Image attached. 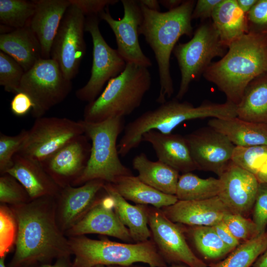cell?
<instances>
[{
  "mask_svg": "<svg viewBox=\"0 0 267 267\" xmlns=\"http://www.w3.org/2000/svg\"><path fill=\"white\" fill-rule=\"evenodd\" d=\"M139 2L147 8L156 11H160V4L157 0H140Z\"/></svg>",
  "mask_w": 267,
  "mask_h": 267,
  "instance_id": "obj_49",
  "label": "cell"
},
{
  "mask_svg": "<svg viewBox=\"0 0 267 267\" xmlns=\"http://www.w3.org/2000/svg\"><path fill=\"white\" fill-rule=\"evenodd\" d=\"M168 267H186L183 265H180L174 264Z\"/></svg>",
  "mask_w": 267,
  "mask_h": 267,
  "instance_id": "obj_56",
  "label": "cell"
},
{
  "mask_svg": "<svg viewBox=\"0 0 267 267\" xmlns=\"http://www.w3.org/2000/svg\"><path fill=\"white\" fill-rule=\"evenodd\" d=\"M100 19L99 16L92 15L86 16L85 20V31L90 34L92 41V63L89 81L76 91V96L88 103L94 101L105 83L121 73L127 64L117 49L104 39L99 28Z\"/></svg>",
  "mask_w": 267,
  "mask_h": 267,
  "instance_id": "obj_11",
  "label": "cell"
},
{
  "mask_svg": "<svg viewBox=\"0 0 267 267\" xmlns=\"http://www.w3.org/2000/svg\"><path fill=\"white\" fill-rule=\"evenodd\" d=\"M267 247V229L262 233L243 242L224 260L209 267H250Z\"/></svg>",
  "mask_w": 267,
  "mask_h": 267,
  "instance_id": "obj_32",
  "label": "cell"
},
{
  "mask_svg": "<svg viewBox=\"0 0 267 267\" xmlns=\"http://www.w3.org/2000/svg\"><path fill=\"white\" fill-rule=\"evenodd\" d=\"M72 267H106V266L102 265H94V266H89V267H73L72 266Z\"/></svg>",
  "mask_w": 267,
  "mask_h": 267,
  "instance_id": "obj_55",
  "label": "cell"
},
{
  "mask_svg": "<svg viewBox=\"0 0 267 267\" xmlns=\"http://www.w3.org/2000/svg\"><path fill=\"white\" fill-rule=\"evenodd\" d=\"M142 140L151 144L159 161L178 172L183 174L198 170L185 136L151 130L143 134Z\"/></svg>",
  "mask_w": 267,
  "mask_h": 267,
  "instance_id": "obj_21",
  "label": "cell"
},
{
  "mask_svg": "<svg viewBox=\"0 0 267 267\" xmlns=\"http://www.w3.org/2000/svg\"><path fill=\"white\" fill-rule=\"evenodd\" d=\"M103 189L112 198L114 210L128 228L133 241L138 243L149 240L151 233L148 225L147 206L129 203L110 183L105 182Z\"/></svg>",
  "mask_w": 267,
  "mask_h": 267,
  "instance_id": "obj_25",
  "label": "cell"
},
{
  "mask_svg": "<svg viewBox=\"0 0 267 267\" xmlns=\"http://www.w3.org/2000/svg\"><path fill=\"white\" fill-rule=\"evenodd\" d=\"M189 233L197 250L206 259H219L232 251L222 242L213 226H191Z\"/></svg>",
  "mask_w": 267,
  "mask_h": 267,
  "instance_id": "obj_33",
  "label": "cell"
},
{
  "mask_svg": "<svg viewBox=\"0 0 267 267\" xmlns=\"http://www.w3.org/2000/svg\"><path fill=\"white\" fill-rule=\"evenodd\" d=\"M196 1L184 0L178 7L166 12L150 10L141 4L142 22L138 28L153 51L158 65L160 89L156 102L162 104L174 92L170 72V58L179 39L192 37V13Z\"/></svg>",
  "mask_w": 267,
  "mask_h": 267,
  "instance_id": "obj_3",
  "label": "cell"
},
{
  "mask_svg": "<svg viewBox=\"0 0 267 267\" xmlns=\"http://www.w3.org/2000/svg\"><path fill=\"white\" fill-rule=\"evenodd\" d=\"M73 267L128 266L143 263L149 267H167L153 240L130 243L104 239H92L85 235L68 237Z\"/></svg>",
  "mask_w": 267,
  "mask_h": 267,
  "instance_id": "obj_6",
  "label": "cell"
},
{
  "mask_svg": "<svg viewBox=\"0 0 267 267\" xmlns=\"http://www.w3.org/2000/svg\"><path fill=\"white\" fill-rule=\"evenodd\" d=\"M211 19L221 43L227 48L249 33L247 14L239 7L236 0H222Z\"/></svg>",
  "mask_w": 267,
  "mask_h": 267,
  "instance_id": "obj_27",
  "label": "cell"
},
{
  "mask_svg": "<svg viewBox=\"0 0 267 267\" xmlns=\"http://www.w3.org/2000/svg\"><path fill=\"white\" fill-rule=\"evenodd\" d=\"M132 165L142 181L164 193L176 195L179 177L177 170L159 160H149L142 152L134 158Z\"/></svg>",
  "mask_w": 267,
  "mask_h": 267,
  "instance_id": "obj_29",
  "label": "cell"
},
{
  "mask_svg": "<svg viewBox=\"0 0 267 267\" xmlns=\"http://www.w3.org/2000/svg\"><path fill=\"white\" fill-rule=\"evenodd\" d=\"M217 62H212L203 74L237 105L247 85L267 72V36L248 33L233 42Z\"/></svg>",
  "mask_w": 267,
  "mask_h": 267,
  "instance_id": "obj_2",
  "label": "cell"
},
{
  "mask_svg": "<svg viewBox=\"0 0 267 267\" xmlns=\"http://www.w3.org/2000/svg\"><path fill=\"white\" fill-rule=\"evenodd\" d=\"M247 19L249 33L267 36V0H258Z\"/></svg>",
  "mask_w": 267,
  "mask_h": 267,
  "instance_id": "obj_42",
  "label": "cell"
},
{
  "mask_svg": "<svg viewBox=\"0 0 267 267\" xmlns=\"http://www.w3.org/2000/svg\"><path fill=\"white\" fill-rule=\"evenodd\" d=\"M222 0H198L193 8L191 18L205 20L211 18L212 14Z\"/></svg>",
  "mask_w": 267,
  "mask_h": 267,
  "instance_id": "obj_45",
  "label": "cell"
},
{
  "mask_svg": "<svg viewBox=\"0 0 267 267\" xmlns=\"http://www.w3.org/2000/svg\"><path fill=\"white\" fill-rule=\"evenodd\" d=\"M252 213V220L260 234L267 226V183L259 182Z\"/></svg>",
  "mask_w": 267,
  "mask_h": 267,
  "instance_id": "obj_41",
  "label": "cell"
},
{
  "mask_svg": "<svg viewBox=\"0 0 267 267\" xmlns=\"http://www.w3.org/2000/svg\"><path fill=\"white\" fill-rule=\"evenodd\" d=\"M30 197L22 184L14 177L5 173L0 177V201L11 206L27 203Z\"/></svg>",
  "mask_w": 267,
  "mask_h": 267,
  "instance_id": "obj_38",
  "label": "cell"
},
{
  "mask_svg": "<svg viewBox=\"0 0 267 267\" xmlns=\"http://www.w3.org/2000/svg\"><path fill=\"white\" fill-rule=\"evenodd\" d=\"M147 212L152 240L166 263H181L189 267H209L193 253L176 223L160 209L147 206Z\"/></svg>",
  "mask_w": 267,
  "mask_h": 267,
  "instance_id": "obj_14",
  "label": "cell"
},
{
  "mask_svg": "<svg viewBox=\"0 0 267 267\" xmlns=\"http://www.w3.org/2000/svg\"><path fill=\"white\" fill-rule=\"evenodd\" d=\"M35 11L34 0H0L1 25L14 29L29 25Z\"/></svg>",
  "mask_w": 267,
  "mask_h": 267,
  "instance_id": "obj_34",
  "label": "cell"
},
{
  "mask_svg": "<svg viewBox=\"0 0 267 267\" xmlns=\"http://www.w3.org/2000/svg\"><path fill=\"white\" fill-rule=\"evenodd\" d=\"M34 107V104L31 97L23 92L15 94L10 103L11 112L18 117L25 116Z\"/></svg>",
  "mask_w": 267,
  "mask_h": 267,
  "instance_id": "obj_44",
  "label": "cell"
},
{
  "mask_svg": "<svg viewBox=\"0 0 267 267\" xmlns=\"http://www.w3.org/2000/svg\"><path fill=\"white\" fill-rule=\"evenodd\" d=\"M25 72L11 57L0 51V85L8 92H18Z\"/></svg>",
  "mask_w": 267,
  "mask_h": 267,
  "instance_id": "obj_36",
  "label": "cell"
},
{
  "mask_svg": "<svg viewBox=\"0 0 267 267\" xmlns=\"http://www.w3.org/2000/svg\"><path fill=\"white\" fill-rule=\"evenodd\" d=\"M161 210L173 222L191 226H213L230 213L218 196L201 200H178Z\"/></svg>",
  "mask_w": 267,
  "mask_h": 267,
  "instance_id": "obj_20",
  "label": "cell"
},
{
  "mask_svg": "<svg viewBox=\"0 0 267 267\" xmlns=\"http://www.w3.org/2000/svg\"><path fill=\"white\" fill-rule=\"evenodd\" d=\"M85 134L91 140L89 158L84 172L73 186L94 179L113 183L119 177L132 175L119 157L117 140L124 129V117H115L100 123L83 120Z\"/></svg>",
  "mask_w": 267,
  "mask_h": 267,
  "instance_id": "obj_7",
  "label": "cell"
},
{
  "mask_svg": "<svg viewBox=\"0 0 267 267\" xmlns=\"http://www.w3.org/2000/svg\"><path fill=\"white\" fill-rule=\"evenodd\" d=\"M105 183L101 179H94L80 186L69 185L61 189L55 197L56 218L64 234L90 209Z\"/></svg>",
  "mask_w": 267,
  "mask_h": 267,
  "instance_id": "obj_19",
  "label": "cell"
},
{
  "mask_svg": "<svg viewBox=\"0 0 267 267\" xmlns=\"http://www.w3.org/2000/svg\"><path fill=\"white\" fill-rule=\"evenodd\" d=\"M106 267H146L142 266L137 265L136 264L128 265V266H118V265H112L106 266Z\"/></svg>",
  "mask_w": 267,
  "mask_h": 267,
  "instance_id": "obj_53",
  "label": "cell"
},
{
  "mask_svg": "<svg viewBox=\"0 0 267 267\" xmlns=\"http://www.w3.org/2000/svg\"><path fill=\"white\" fill-rule=\"evenodd\" d=\"M252 267H267V247L253 264Z\"/></svg>",
  "mask_w": 267,
  "mask_h": 267,
  "instance_id": "obj_52",
  "label": "cell"
},
{
  "mask_svg": "<svg viewBox=\"0 0 267 267\" xmlns=\"http://www.w3.org/2000/svg\"><path fill=\"white\" fill-rule=\"evenodd\" d=\"M0 49L19 63L25 72L42 58L40 43L29 25L0 34Z\"/></svg>",
  "mask_w": 267,
  "mask_h": 267,
  "instance_id": "obj_24",
  "label": "cell"
},
{
  "mask_svg": "<svg viewBox=\"0 0 267 267\" xmlns=\"http://www.w3.org/2000/svg\"><path fill=\"white\" fill-rule=\"evenodd\" d=\"M255 176L259 182L267 183V160L261 167Z\"/></svg>",
  "mask_w": 267,
  "mask_h": 267,
  "instance_id": "obj_50",
  "label": "cell"
},
{
  "mask_svg": "<svg viewBox=\"0 0 267 267\" xmlns=\"http://www.w3.org/2000/svg\"><path fill=\"white\" fill-rule=\"evenodd\" d=\"M226 48L212 21L200 24L187 42L177 44L173 53L180 72V81L176 98L182 99L191 83L203 74L214 58L222 57Z\"/></svg>",
  "mask_w": 267,
  "mask_h": 267,
  "instance_id": "obj_8",
  "label": "cell"
},
{
  "mask_svg": "<svg viewBox=\"0 0 267 267\" xmlns=\"http://www.w3.org/2000/svg\"><path fill=\"white\" fill-rule=\"evenodd\" d=\"M72 88L71 80L64 76L54 60L42 58L25 73L18 92L31 97L34 104L32 115L37 119L62 102Z\"/></svg>",
  "mask_w": 267,
  "mask_h": 267,
  "instance_id": "obj_9",
  "label": "cell"
},
{
  "mask_svg": "<svg viewBox=\"0 0 267 267\" xmlns=\"http://www.w3.org/2000/svg\"><path fill=\"white\" fill-rule=\"evenodd\" d=\"M219 178L221 201L230 213L247 217L252 213L259 184L256 176L231 160Z\"/></svg>",
  "mask_w": 267,
  "mask_h": 267,
  "instance_id": "obj_17",
  "label": "cell"
},
{
  "mask_svg": "<svg viewBox=\"0 0 267 267\" xmlns=\"http://www.w3.org/2000/svg\"><path fill=\"white\" fill-rule=\"evenodd\" d=\"M89 139L81 135L40 162L61 188L73 186L86 169L91 150Z\"/></svg>",
  "mask_w": 267,
  "mask_h": 267,
  "instance_id": "obj_16",
  "label": "cell"
},
{
  "mask_svg": "<svg viewBox=\"0 0 267 267\" xmlns=\"http://www.w3.org/2000/svg\"><path fill=\"white\" fill-rule=\"evenodd\" d=\"M221 189L219 178H202L191 172L179 176L176 193L178 200H201L218 196Z\"/></svg>",
  "mask_w": 267,
  "mask_h": 267,
  "instance_id": "obj_31",
  "label": "cell"
},
{
  "mask_svg": "<svg viewBox=\"0 0 267 267\" xmlns=\"http://www.w3.org/2000/svg\"><path fill=\"white\" fill-rule=\"evenodd\" d=\"M11 208L17 223V235L10 267L72 254L68 238L57 222L55 197H43Z\"/></svg>",
  "mask_w": 267,
  "mask_h": 267,
  "instance_id": "obj_1",
  "label": "cell"
},
{
  "mask_svg": "<svg viewBox=\"0 0 267 267\" xmlns=\"http://www.w3.org/2000/svg\"><path fill=\"white\" fill-rule=\"evenodd\" d=\"M111 184L126 200L137 204L150 205L161 209L178 201L176 195L161 192L133 175L120 177Z\"/></svg>",
  "mask_w": 267,
  "mask_h": 267,
  "instance_id": "obj_28",
  "label": "cell"
},
{
  "mask_svg": "<svg viewBox=\"0 0 267 267\" xmlns=\"http://www.w3.org/2000/svg\"><path fill=\"white\" fill-rule=\"evenodd\" d=\"M179 100L176 98L167 100L129 123L117 145L119 154L124 157L137 147L142 141L143 134L149 131L168 134L185 121L206 118L224 119L228 116V107L225 103L206 102L195 107Z\"/></svg>",
  "mask_w": 267,
  "mask_h": 267,
  "instance_id": "obj_4",
  "label": "cell"
},
{
  "mask_svg": "<svg viewBox=\"0 0 267 267\" xmlns=\"http://www.w3.org/2000/svg\"><path fill=\"white\" fill-rule=\"evenodd\" d=\"M70 3L77 7L85 16L99 15L107 7L118 2V0H69Z\"/></svg>",
  "mask_w": 267,
  "mask_h": 267,
  "instance_id": "obj_43",
  "label": "cell"
},
{
  "mask_svg": "<svg viewBox=\"0 0 267 267\" xmlns=\"http://www.w3.org/2000/svg\"><path fill=\"white\" fill-rule=\"evenodd\" d=\"M209 127L225 135L235 146L267 145V124L249 122L237 117L212 118Z\"/></svg>",
  "mask_w": 267,
  "mask_h": 267,
  "instance_id": "obj_26",
  "label": "cell"
},
{
  "mask_svg": "<svg viewBox=\"0 0 267 267\" xmlns=\"http://www.w3.org/2000/svg\"><path fill=\"white\" fill-rule=\"evenodd\" d=\"M124 15L115 19L109 7L100 15L113 31L117 45V50L126 63H134L149 68L152 66L150 58L142 51L138 40V28L143 20V12L138 0H121Z\"/></svg>",
  "mask_w": 267,
  "mask_h": 267,
  "instance_id": "obj_13",
  "label": "cell"
},
{
  "mask_svg": "<svg viewBox=\"0 0 267 267\" xmlns=\"http://www.w3.org/2000/svg\"><path fill=\"white\" fill-rule=\"evenodd\" d=\"M6 173L16 178L24 187L31 200L45 196L56 197L61 189L40 162L16 153L13 164Z\"/></svg>",
  "mask_w": 267,
  "mask_h": 267,
  "instance_id": "obj_23",
  "label": "cell"
},
{
  "mask_svg": "<svg viewBox=\"0 0 267 267\" xmlns=\"http://www.w3.org/2000/svg\"><path fill=\"white\" fill-rule=\"evenodd\" d=\"M267 160V145L251 146H235L231 161L255 176Z\"/></svg>",
  "mask_w": 267,
  "mask_h": 267,
  "instance_id": "obj_35",
  "label": "cell"
},
{
  "mask_svg": "<svg viewBox=\"0 0 267 267\" xmlns=\"http://www.w3.org/2000/svg\"><path fill=\"white\" fill-rule=\"evenodd\" d=\"M198 170L220 177L230 161L235 146L212 128L197 129L185 136Z\"/></svg>",
  "mask_w": 267,
  "mask_h": 267,
  "instance_id": "obj_15",
  "label": "cell"
},
{
  "mask_svg": "<svg viewBox=\"0 0 267 267\" xmlns=\"http://www.w3.org/2000/svg\"><path fill=\"white\" fill-rule=\"evenodd\" d=\"M100 192L90 209L65 233V235L69 237L99 234L129 243L132 242L128 228L122 223L114 210L112 198L104 190V194L99 196Z\"/></svg>",
  "mask_w": 267,
  "mask_h": 267,
  "instance_id": "obj_18",
  "label": "cell"
},
{
  "mask_svg": "<svg viewBox=\"0 0 267 267\" xmlns=\"http://www.w3.org/2000/svg\"><path fill=\"white\" fill-rule=\"evenodd\" d=\"M222 221L239 241L244 242L259 235L253 220L241 215L228 213L224 216Z\"/></svg>",
  "mask_w": 267,
  "mask_h": 267,
  "instance_id": "obj_40",
  "label": "cell"
},
{
  "mask_svg": "<svg viewBox=\"0 0 267 267\" xmlns=\"http://www.w3.org/2000/svg\"><path fill=\"white\" fill-rule=\"evenodd\" d=\"M151 84L148 68L127 63L124 71L110 79L99 96L87 104L84 121L96 123L131 114L140 106Z\"/></svg>",
  "mask_w": 267,
  "mask_h": 267,
  "instance_id": "obj_5",
  "label": "cell"
},
{
  "mask_svg": "<svg viewBox=\"0 0 267 267\" xmlns=\"http://www.w3.org/2000/svg\"><path fill=\"white\" fill-rule=\"evenodd\" d=\"M85 134L83 120L66 118L36 119L18 154L41 162L77 137Z\"/></svg>",
  "mask_w": 267,
  "mask_h": 267,
  "instance_id": "obj_10",
  "label": "cell"
},
{
  "mask_svg": "<svg viewBox=\"0 0 267 267\" xmlns=\"http://www.w3.org/2000/svg\"><path fill=\"white\" fill-rule=\"evenodd\" d=\"M85 20L82 11L71 4L52 44L50 58L58 64L64 76L70 80L78 74L86 53Z\"/></svg>",
  "mask_w": 267,
  "mask_h": 267,
  "instance_id": "obj_12",
  "label": "cell"
},
{
  "mask_svg": "<svg viewBox=\"0 0 267 267\" xmlns=\"http://www.w3.org/2000/svg\"><path fill=\"white\" fill-rule=\"evenodd\" d=\"M35 11L29 25L38 39L44 59L50 58L53 41L69 0H34Z\"/></svg>",
  "mask_w": 267,
  "mask_h": 267,
  "instance_id": "obj_22",
  "label": "cell"
},
{
  "mask_svg": "<svg viewBox=\"0 0 267 267\" xmlns=\"http://www.w3.org/2000/svg\"><path fill=\"white\" fill-rule=\"evenodd\" d=\"M4 258H0V267H6L4 265Z\"/></svg>",
  "mask_w": 267,
  "mask_h": 267,
  "instance_id": "obj_54",
  "label": "cell"
},
{
  "mask_svg": "<svg viewBox=\"0 0 267 267\" xmlns=\"http://www.w3.org/2000/svg\"><path fill=\"white\" fill-rule=\"evenodd\" d=\"M68 257H63L58 259V260L53 265L45 264L35 267H72V265H70L68 262Z\"/></svg>",
  "mask_w": 267,
  "mask_h": 267,
  "instance_id": "obj_51",
  "label": "cell"
},
{
  "mask_svg": "<svg viewBox=\"0 0 267 267\" xmlns=\"http://www.w3.org/2000/svg\"><path fill=\"white\" fill-rule=\"evenodd\" d=\"M236 113L242 120L267 124V72L257 77L247 85L236 105Z\"/></svg>",
  "mask_w": 267,
  "mask_h": 267,
  "instance_id": "obj_30",
  "label": "cell"
},
{
  "mask_svg": "<svg viewBox=\"0 0 267 267\" xmlns=\"http://www.w3.org/2000/svg\"><path fill=\"white\" fill-rule=\"evenodd\" d=\"M183 1V0H159V2L160 5L169 11L179 6Z\"/></svg>",
  "mask_w": 267,
  "mask_h": 267,
  "instance_id": "obj_47",
  "label": "cell"
},
{
  "mask_svg": "<svg viewBox=\"0 0 267 267\" xmlns=\"http://www.w3.org/2000/svg\"><path fill=\"white\" fill-rule=\"evenodd\" d=\"M213 227L222 242L232 251L240 245V241L233 235L222 221Z\"/></svg>",
  "mask_w": 267,
  "mask_h": 267,
  "instance_id": "obj_46",
  "label": "cell"
},
{
  "mask_svg": "<svg viewBox=\"0 0 267 267\" xmlns=\"http://www.w3.org/2000/svg\"><path fill=\"white\" fill-rule=\"evenodd\" d=\"M28 130H22L15 135L0 134V173L5 174L13 164L14 155L18 153L26 139Z\"/></svg>",
  "mask_w": 267,
  "mask_h": 267,
  "instance_id": "obj_39",
  "label": "cell"
},
{
  "mask_svg": "<svg viewBox=\"0 0 267 267\" xmlns=\"http://www.w3.org/2000/svg\"><path fill=\"white\" fill-rule=\"evenodd\" d=\"M17 223L11 209L5 204L0 206V257L4 258L16 243Z\"/></svg>",
  "mask_w": 267,
  "mask_h": 267,
  "instance_id": "obj_37",
  "label": "cell"
},
{
  "mask_svg": "<svg viewBox=\"0 0 267 267\" xmlns=\"http://www.w3.org/2000/svg\"><path fill=\"white\" fill-rule=\"evenodd\" d=\"M258 0H236L241 9L246 14L252 9Z\"/></svg>",
  "mask_w": 267,
  "mask_h": 267,
  "instance_id": "obj_48",
  "label": "cell"
}]
</instances>
